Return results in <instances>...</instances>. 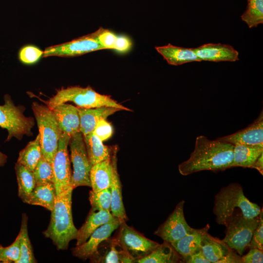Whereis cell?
<instances>
[{
    "mask_svg": "<svg viewBox=\"0 0 263 263\" xmlns=\"http://www.w3.org/2000/svg\"><path fill=\"white\" fill-rule=\"evenodd\" d=\"M233 148L231 143L199 136L189 158L179 165V171L185 176L203 170L218 171L231 168Z\"/></svg>",
    "mask_w": 263,
    "mask_h": 263,
    "instance_id": "cell-1",
    "label": "cell"
},
{
    "mask_svg": "<svg viewBox=\"0 0 263 263\" xmlns=\"http://www.w3.org/2000/svg\"><path fill=\"white\" fill-rule=\"evenodd\" d=\"M213 211L217 224L225 226L237 216L257 217L261 209L245 197L242 186L235 183L222 188L215 196Z\"/></svg>",
    "mask_w": 263,
    "mask_h": 263,
    "instance_id": "cell-2",
    "label": "cell"
},
{
    "mask_svg": "<svg viewBox=\"0 0 263 263\" xmlns=\"http://www.w3.org/2000/svg\"><path fill=\"white\" fill-rule=\"evenodd\" d=\"M73 190L71 187L56 196L50 223L43 233L45 237L52 241L58 250H66L70 242L77 237L78 229L74 224L72 213Z\"/></svg>",
    "mask_w": 263,
    "mask_h": 263,
    "instance_id": "cell-3",
    "label": "cell"
},
{
    "mask_svg": "<svg viewBox=\"0 0 263 263\" xmlns=\"http://www.w3.org/2000/svg\"><path fill=\"white\" fill-rule=\"evenodd\" d=\"M69 101L73 102L77 107L81 108L110 107L121 110L132 111L110 96L100 94L89 86L86 88L71 86L58 90L56 94L48 101L47 105L52 110L57 105Z\"/></svg>",
    "mask_w": 263,
    "mask_h": 263,
    "instance_id": "cell-4",
    "label": "cell"
},
{
    "mask_svg": "<svg viewBox=\"0 0 263 263\" xmlns=\"http://www.w3.org/2000/svg\"><path fill=\"white\" fill-rule=\"evenodd\" d=\"M32 109L39 130L42 155L46 160L52 164L62 132L52 110L47 105L34 102Z\"/></svg>",
    "mask_w": 263,
    "mask_h": 263,
    "instance_id": "cell-5",
    "label": "cell"
},
{
    "mask_svg": "<svg viewBox=\"0 0 263 263\" xmlns=\"http://www.w3.org/2000/svg\"><path fill=\"white\" fill-rule=\"evenodd\" d=\"M4 100V104L0 105V127L8 132L6 141L13 137L20 140L24 135L31 136L34 118L25 116L23 114L25 108L15 106L9 95H5Z\"/></svg>",
    "mask_w": 263,
    "mask_h": 263,
    "instance_id": "cell-6",
    "label": "cell"
},
{
    "mask_svg": "<svg viewBox=\"0 0 263 263\" xmlns=\"http://www.w3.org/2000/svg\"><path fill=\"white\" fill-rule=\"evenodd\" d=\"M259 219V216L251 218L243 216L234 218L225 226V235L222 240L239 255H242L249 246Z\"/></svg>",
    "mask_w": 263,
    "mask_h": 263,
    "instance_id": "cell-7",
    "label": "cell"
},
{
    "mask_svg": "<svg viewBox=\"0 0 263 263\" xmlns=\"http://www.w3.org/2000/svg\"><path fill=\"white\" fill-rule=\"evenodd\" d=\"M69 145L73 167L71 187L73 189L79 186L91 187L90 172L92 165L88 158L82 133L79 132L74 134Z\"/></svg>",
    "mask_w": 263,
    "mask_h": 263,
    "instance_id": "cell-8",
    "label": "cell"
},
{
    "mask_svg": "<svg viewBox=\"0 0 263 263\" xmlns=\"http://www.w3.org/2000/svg\"><path fill=\"white\" fill-rule=\"evenodd\" d=\"M114 240L122 250L136 261L149 254L159 244L150 240L129 226L120 223Z\"/></svg>",
    "mask_w": 263,
    "mask_h": 263,
    "instance_id": "cell-9",
    "label": "cell"
},
{
    "mask_svg": "<svg viewBox=\"0 0 263 263\" xmlns=\"http://www.w3.org/2000/svg\"><path fill=\"white\" fill-rule=\"evenodd\" d=\"M71 137L61 133L57 151L54 156L52 166L56 196L71 187L72 171L68 146Z\"/></svg>",
    "mask_w": 263,
    "mask_h": 263,
    "instance_id": "cell-10",
    "label": "cell"
},
{
    "mask_svg": "<svg viewBox=\"0 0 263 263\" xmlns=\"http://www.w3.org/2000/svg\"><path fill=\"white\" fill-rule=\"evenodd\" d=\"M103 49L94 32L65 43L47 47L42 56L74 57Z\"/></svg>",
    "mask_w": 263,
    "mask_h": 263,
    "instance_id": "cell-11",
    "label": "cell"
},
{
    "mask_svg": "<svg viewBox=\"0 0 263 263\" xmlns=\"http://www.w3.org/2000/svg\"><path fill=\"white\" fill-rule=\"evenodd\" d=\"M185 201L182 200L175 207L167 220L160 225L154 234L164 241L175 242L188 234L192 229L187 223L184 213Z\"/></svg>",
    "mask_w": 263,
    "mask_h": 263,
    "instance_id": "cell-12",
    "label": "cell"
},
{
    "mask_svg": "<svg viewBox=\"0 0 263 263\" xmlns=\"http://www.w3.org/2000/svg\"><path fill=\"white\" fill-rule=\"evenodd\" d=\"M120 224L119 220L115 218L102 225L92 233L85 243L72 249L73 255L83 260L91 259L97 252L100 244L107 240Z\"/></svg>",
    "mask_w": 263,
    "mask_h": 263,
    "instance_id": "cell-13",
    "label": "cell"
},
{
    "mask_svg": "<svg viewBox=\"0 0 263 263\" xmlns=\"http://www.w3.org/2000/svg\"><path fill=\"white\" fill-rule=\"evenodd\" d=\"M117 148L112 150L110 156L93 165L90 172L92 190H101L111 187L113 174L117 169Z\"/></svg>",
    "mask_w": 263,
    "mask_h": 263,
    "instance_id": "cell-14",
    "label": "cell"
},
{
    "mask_svg": "<svg viewBox=\"0 0 263 263\" xmlns=\"http://www.w3.org/2000/svg\"><path fill=\"white\" fill-rule=\"evenodd\" d=\"M233 145H256L263 144V113L246 128L233 134L218 138Z\"/></svg>",
    "mask_w": 263,
    "mask_h": 263,
    "instance_id": "cell-15",
    "label": "cell"
},
{
    "mask_svg": "<svg viewBox=\"0 0 263 263\" xmlns=\"http://www.w3.org/2000/svg\"><path fill=\"white\" fill-rule=\"evenodd\" d=\"M193 49L201 61L234 62L239 59V52L228 44L210 43Z\"/></svg>",
    "mask_w": 263,
    "mask_h": 263,
    "instance_id": "cell-16",
    "label": "cell"
},
{
    "mask_svg": "<svg viewBox=\"0 0 263 263\" xmlns=\"http://www.w3.org/2000/svg\"><path fill=\"white\" fill-rule=\"evenodd\" d=\"M62 133L71 137L80 132V118L77 107L65 103L52 109Z\"/></svg>",
    "mask_w": 263,
    "mask_h": 263,
    "instance_id": "cell-17",
    "label": "cell"
},
{
    "mask_svg": "<svg viewBox=\"0 0 263 263\" xmlns=\"http://www.w3.org/2000/svg\"><path fill=\"white\" fill-rule=\"evenodd\" d=\"M80 118V132L83 135L92 133L96 124L101 119H106L110 115L120 109L110 107L94 108H78Z\"/></svg>",
    "mask_w": 263,
    "mask_h": 263,
    "instance_id": "cell-18",
    "label": "cell"
},
{
    "mask_svg": "<svg viewBox=\"0 0 263 263\" xmlns=\"http://www.w3.org/2000/svg\"><path fill=\"white\" fill-rule=\"evenodd\" d=\"M115 218L111 212L104 210L94 211L91 209L84 223L78 229L76 245L85 243L97 228Z\"/></svg>",
    "mask_w": 263,
    "mask_h": 263,
    "instance_id": "cell-19",
    "label": "cell"
},
{
    "mask_svg": "<svg viewBox=\"0 0 263 263\" xmlns=\"http://www.w3.org/2000/svg\"><path fill=\"white\" fill-rule=\"evenodd\" d=\"M155 49L170 65L177 66L188 62L201 61L193 48L178 47L169 44L156 47Z\"/></svg>",
    "mask_w": 263,
    "mask_h": 263,
    "instance_id": "cell-20",
    "label": "cell"
},
{
    "mask_svg": "<svg viewBox=\"0 0 263 263\" xmlns=\"http://www.w3.org/2000/svg\"><path fill=\"white\" fill-rule=\"evenodd\" d=\"M209 228L207 225L201 229L192 228L184 237L170 244L183 260L201 249L202 236Z\"/></svg>",
    "mask_w": 263,
    "mask_h": 263,
    "instance_id": "cell-21",
    "label": "cell"
},
{
    "mask_svg": "<svg viewBox=\"0 0 263 263\" xmlns=\"http://www.w3.org/2000/svg\"><path fill=\"white\" fill-rule=\"evenodd\" d=\"M207 231H205L202 236L201 249L210 263H217L232 249L223 240L209 234Z\"/></svg>",
    "mask_w": 263,
    "mask_h": 263,
    "instance_id": "cell-22",
    "label": "cell"
},
{
    "mask_svg": "<svg viewBox=\"0 0 263 263\" xmlns=\"http://www.w3.org/2000/svg\"><path fill=\"white\" fill-rule=\"evenodd\" d=\"M56 194L54 183L36 185L25 203L41 206L52 211L55 206Z\"/></svg>",
    "mask_w": 263,
    "mask_h": 263,
    "instance_id": "cell-23",
    "label": "cell"
},
{
    "mask_svg": "<svg viewBox=\"0 0 263 263\" xmlns=\"http://www.w3.org/2000/svg\"><path fill=\"white\" fill-rule=\"evenodd\" d=\"M263 153V144L234 145L232 168L241 167L252 168L258 158Z\"/></svg>",
    "mask_w": 263,
    "mask_h": 263,
    "instance_id": "cell-24",
    "label": "cell"
},
{
    "mask_svg": "<svg viewBox=\"0 0 263 263\" xmlns=\"http://www.w3.org/2000/svg\"><path fill=\"white\" fill-rule=\"evenodd\" d=\"M181 257L169 243L164 241L149 254L138 259V263H173L181 261Z\"/></svg>",
    "mask_w": 263,
    "mask_h": 263,
    "instance_id": "cell-25",
    "label": "cell"
},
{
    "mask_svg": "<svg viewBox=\"0 0 263 263\" xmlns=\"http://www.w3.org/2000/svg\"><path fill=\"white\" fill-rule=\"evenodd\" d=\"M83 138L92 166L110 156L113 149L104 145L103 142L93 132L83 135Z\"/></svg>",
    "mask_w": 263,
    "mask_h": 263,
    "instance_id": "cell-26",
    "label": "cell"
},
{
    "mask_svg": "<svg viewBox=\"0 0 263 263\" xmlns=\"http://www.w3.org/2000/svg\"><path fill=\"white\" fill-rule=\"evenodd\" d=\"M111 190V210L113 216L117 218L120 223L126 222L128 220L122 201V186L117 169L113 174Z\"/></svg>",
    "mask_w": 263,
    "mask_h": 263,
    "instance_id": "cell-27",
    "label": "cell"
},
{
    "mask_svg": "<svg viewBox=\"0 0 263 263\" xmlns=\"http://www.w3.org/2000/svg\"><path fill=\"white\" fill-rule=\"evenodd\" d=\"M42 156L39 134L19 153L17 163L33 171Z\"/></svg>",
    "mask_w": 263,
    "mask_h": 263,
    "instance_id": "cell-28",
    "label": "cell"
},
{
    "mask_svg": "<svg viewBox=\"0 0 263 263\" xmlns=\"http://www.w3.org/2000/svg\"><path fill=\"white\" fill-rule=\"evenodd\" d=\"M15 169L18 186V196L25 203L36 185L34 174L33 171L17 162Z\"/></svg>",
    "mask_w": 263,
    "mask_h": 263,
    "instance_id": "cell-29",
    "label": "cell"
},
{
    "mask_svg": "<svg viewBox=\"0 0 263 263\" xmlns=\"http://www.w3.org/2000/svg\"><path fill=\"white\" fill-rule=\"evenodd\" d=\"M28 217L26 214L22 215L19 238L20 256L17 263H35L37 261L34 254L33 248L28 236L27 228Z\"/></svg>",
    "mask_w": 263,
    "mask_h": 263,
    "instance_id": "cell-30",
    "label": "cell"
},
{
    "mask_svg": "<svg viewBox=\"0 0 263 263\" xmlns=\"http://www.w3.org/2000/svg\"><path fill=\"white\" fill-rule=\"evenodd\" d=\"M246 10L241 19L251 28L263 23V0H247Z\"/></svg>",
    "mask_w": 263,
    "mask_h": 263,
    "instance_id": "cell-31",
    "label": "cell"
},
{
    "mask_svg": "<svg viewBox=\"0 0 263 263\" xmlns=\"http://www.w3.org/2000/svg\"><path fill=\"white\" fill-rule=\"evenodd\" d=\"M89 200L92 206V210L111 212V188L96 191L91 190L89 194Z\"/></svg>",
    "mask_w": 263,
    "mask_h": 263,
    "instance_id": "cell-32",
    "label": "cell"
},
{
    "mask_svg": "<svg viewBox=\"0 0 263 263\" xmlns=\"http://www.w3.org/2000/svg\"><path fill=\"white\" fill-rule=\"evenodd\" d=\"M36 185L54 183L52 164L42 155L33 171Z\"/></svg>",
    "mask_w": 263,
    "mask_h": 263,
    "instance_id": "cell-33",
    "label": "cell"
},
{
    "mask_svg": "<svg viewBox=\"0 0 263 263\" xmlns=\"http://www.w3.org/2000/svg\"><path fill=\"white\" fill-rule=\"evenodd\" d=\"M20 256L19 238L18 235L15 241L9 246L0 245V262L4 263H17Z\"/></svg>",
    "mask_w": 263,
    "mask_h": 263,
    "instance_id": "cell-34",
    "label": "cell"
},
{
    "mask_svg": "<svg viewBox=\"0 0 263 263\" xmlns=\"http://www.w3.org/2000/svg\"><path fill=\"white\" fill-rule=\"evenodd\" d=\"M109 249L105 252L103 256H96L91 259L93 262L105 263H119L121 250H117L118 244L114 239L110 241Z\"/></svg>",
    "mask_w": 263,
    "mask_h": 263,
    "instance_id": "cell-35",
    "label": "cell"
},
{
    "mask_svg": "<svg viewBox=\"0 0 263 263\" xmlns=\"http://www.w3.org/2000/svg\"><path fill=\"white\" fill-rule=\"evenodd\" d=\"M43 52L33 45H27L22 48L19 52L20 60L25 64H32L37 62L42 56Z\"/></svg>",
    "mask_w": 263,
    "mask_h": 263,
    "instance_id": "cell-36",
    "label": "cell"
},
{
    "mask_svg": "<svg viewBox=\"0 0 263 263\" xmlns=\"http://www.w3.org/2000/svg\"><path fill=\"white\" fill-rule=\"evenodd\" d=\"M95 32L97 40L104 49H114L117 36L111 31L102 28Z\"/></svg>",
    "mask_w": 263,
    "mask_h": 263,
    "instance_id": "cell-37",
    "label": "cell"
},
{
    "mask_svg": "<svg viewBox=\"0 0 263 263\" xmlns=\"http://www.w3.org/2000/svg\"><path fill=\"white\" fill-rule=\"evenodd\" d=\"M260 219L257 227L254 231L249 247L263 250V210L260 214Z\"/></svg>",
    "mask_w": 263,
    "mask_h": 263,
    "instance_id": "cell-38",
    "label": "cell"
},
{
    "mask_svg": "<svg viewBox=\"0 0 263 263\" xmlns=\"http://www.w3.org/2000/svg\"><path fill=\"white\" fill-rule=\"evenodd\" d=\"M102 142L110 138L113 134V127L106 119L100 120L93 132Z\"/></svg>",
    "mask_w": 263,
    "mask_h": 263,
    "instance_id": "cell-39",
    "label": "cell"
},
{
    "mask_svg": "<svg viewBox=\"0 0 263 263\" xmlns=\"http://www.w3.org/2000/svg\"><path fill=\"white\" fill-rule=\"evenodd\" d=\"M242 263H262L263 250L258 248H251L249 252L241 257Z\"/></svg>",
    "mask_w": 263,
    "mask_h": 263,
    "instance_id": "cell-40",
    "label": "cell"
},
{
    "mask_svg": "<svg viewBox=\"0 0 263 263\" xmlns=\"http://www.w3.org/2000/svg\"><path fill=\"white\" fill-rule=\"evenodd\" d=\"M132 45L131 40L128 37L124 36H118L113 50L125 53L131 48Z\"/></svg>",
    "mask_w": 263,
    "mask_h": 263,
    "instance_id": "cell-41",
    "label": "cell"
},
{
    "mask_svg": "<svg viewBox=\"0 0 263 263\" xmlns=\"http://www.w3.org/2000/svg\"><path fill=\"white\" fill-rule=\"evenodd\" d=\"M188 263H210L205 257L201 249L183 260Z\"/></svg>",
    "mask_w": 263,
    "mask_h": 263,
    "instance_id": "cell-42",
    "label": "cell"
},
{
    "mask_svg": "<svg viewBox=\"0 0 263 263\" xmlns=\"http://www.w3.org/2000/svg\"><path fill=\"white\" fill-rule=\"evenodd\" d=\"M241 257L235 253L233 249L219 260L217 263H241Z\"/></svg>",
    "mask_w": 263,
    "mask_h": 263,
    "instance_id": "cell-43",
    "label": "cell"
},
{
    "mask_svg": "<svg viewBox=\"0 0 263 263\" xmlns=\"http://www.w3.org/2000/svg\"><path fill=\"white\" fill-rule=\"evenodd\" d=\"M252 168L257 169L262 175L263 174V153L258 158Z\"/></svg>",
    "mask_w": 263,
    "mask_h": 263,
    "instance_id": "cell-44",
    "label": "cell"
},
{
    "mask_svg": "<svg viewBox=\"0 0 263 263\" xmlns=\"http://www.w3.org/2000/svg\"><path fill=\"white\" fill-rule=\"evenodd\" d=\"M7 156L0 151V167L3 166L6 162Z\"/></svg>",
    "mask_w": 263,
    "mask_h": 263,
    "instance_id": "cell-45",
    "label": "cell"
},
{
    "mask_svg": "<svg viewBox=\"0 0 263 263\" xmlns=\"http://www.w3.org/2000/svg\"><path fill=\"white\" fill-rule=\"evenodd\" d=\"M0 245H1L0 244Z\"/></svg>",
    "mask_w": 263,
    "mask_h": 263,
    "instance_id": "cell-46",
    "label": "cell"
},
{
    "mask_svg": "<svg viewBox=\"0 0 263 263\" xmlns=\"http://www.w3.org/2000/svg\"></svg>",
    "mask_w": 263,
    "mask_h": 263,
    "instance_id": "cell-47",
    "label": "cell"
}]
</instances>
